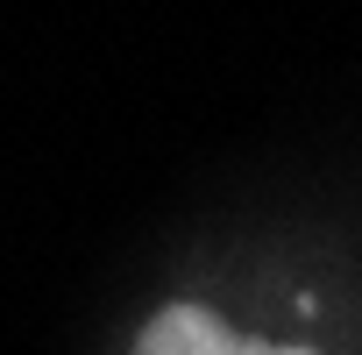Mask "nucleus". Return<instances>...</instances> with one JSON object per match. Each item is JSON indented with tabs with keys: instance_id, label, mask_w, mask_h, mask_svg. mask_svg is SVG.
I'll return each mask as SVG.
<instances>
[{
	"instance_id": "obj_1",
	"label": "nucleus",
	"mask_w": 362,
	"mask_h": 355,
	"mask_svg": "<svg viewBox=\"0 0 362 355\" xmlns=\"http://www.w3.org/2000/svg\"><path fill=\"white\" fill-rule=\"evenodd\" d=\"M135 355H313V348H256V341H242V334H235L221 313H206V305H163V313L142 327Z\"/></svg>"
}]
</instances>
